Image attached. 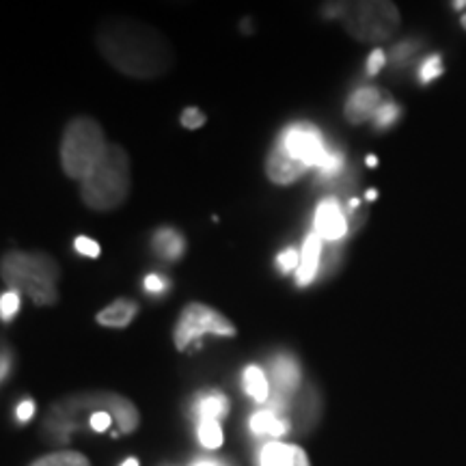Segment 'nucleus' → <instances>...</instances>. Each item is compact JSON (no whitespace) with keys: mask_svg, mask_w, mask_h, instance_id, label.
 <instances>
[{"mask_svg":"<svg viewBox=\"0 0 466 466\" xmlns=\"http://www.w3.org/2000/svg\"><path fill=\"white\" fill-rule=\"evenodd\" d=\"M208 333L218 337H233L238 330L231 319H227L223 313L217 311V309L203 305V302H190V305H186L184 311L179 313L177 324H175V348L182 352V350L188 348L190 343L201 339V337Z\"/></svg>","mask_w":466,"mask_h":466,"instance_id":"423d86ee","label":"nucleus"},{"mask_svg":"<svg viewBox=\"0 0 466 466\" xmlns=\"http://www.w3.org/2000/svg\"><path fill=\"white\" fill-rule=\"evenodd\" d=\"M151 248L156 250V255L167 261H177L179 258H184L186 250V240L179 231L171 229V227H162L154 233L151 238Z\"/></svg>","mask_w":466,"mask_h":466,"instance_id":"dca6fc26","label":"nucleus"},{"mask_svg":"<svg viewBox=\"0 0 466 466\" xmlns=\"http://www.w3.org/2000/svg\"><path fill=\"white\" fill-rule=\"evenodd\" d=\"M300 365L299 360L289 354H279L270 363V400H268V410L283 412L288 410L291 400L300 393Z\"/></svg>","mask_w":466,"mask_h":466,"instance_id":"6e6552de","label":"nucleus"},{"mask_svg":"<svg viewBox=\"0 0 466 466\" xmlns=\"http://www.w3.org/2000/svg\"><path fill=\"white\" fill-rule=\"evenodd\" d=\"M322 253H324L322 236L316 231H311L305 238V242H302L300 266H299V270H296V283L305 288V285L316 281L319 264H322Z\"/></svg>","mask_w":466,"mask_h":466,"instance_id":"ddd939ff","label":"nucleus"},{"mask_svg":"<svg viewBox=\"0 0 466 466\" xmlns=\"http://www.w3.org/2000/svg\"><path fill=\"white\" fill-rule=\"evenodd\" d=\"M208 116L203 110L190 106V108H184L182 115H179V124H182L186 130H199L201 126H206Z\"/></svg>","mask_w":466,"mask_h":466,"instance_id":"393cba45","label":"nucleus"},{"mask_svg":"<svg viewBox=\"0 0 466 466\" xmlns=\"http://www.w3.org/2000/svg\"><path fill=\"white\" fill-rule=\"evenodd\" d=\"M462 26H464V28H466V14H464V15H462Z\"/></svg>","mask_w":466,"mask_h":466,"instance_id":"a19ab883","label":"nucleus"},{"mask_svg":"<svg viewBox=\"0 0 466 466\" xmlns=\"http://www.w3.org/2000/svg\"><path fill=\"white\" fill-rule=\"evenodd\" d=\"M167 279H162L160 275H147L145 277V289L149 291V294H162V291L167 289Z\"/></svg>","mask_w":466,"mask_h":466,"instance_id":"2f4dec72","label":"nucleus"},{"mask_svg":"<svg viewBox=\"0 0 466 466\" xmlns=\"http://www.w3.org/2000/svg\"><path fill=\"white\" fill-rule=\"evenodd\" d=\"M441 74H442L441 56L434 55V56L425 58L423 66H421V83H432V80L439 78Z\"/></svg>","mask_w":466,"mask_h":466,"instance_id":"cd10ccee","label":"nucleus"},{"mask_svg":"<svg viewBox=\"0 0 466 466\" xmlns=\"http://www.w3.org/2000/svg\"><path fill=\"white\" fill-rule=\"evenodd\" d=\"M132 186L130 158L121 145H110L106 158L89 177L80 182V197L85 206L96 212H110L124 206Z\"/></svg>","mask_w":466,"mask_h":466,"instance_id":"20e7f679","label":"nucleus"},{"mask_svg":"<svg viewBox=\"0 0 466 466\" xmlns=\"http://www.w3.org/2000/svg\"><path fill=\"white\" fill-rule=\"evenodd\" d=\"M138 313V305L134 300L127 299H119L115 302H110L106 309H102L97 313V324L106 326V329H126L127 324L137 318Z\"/></svg>","mask_w":466,"mask_h":466,"instance_id":"f3484780","label":"nucleus"},{"mask_svg":"<svg viewBox=\"0 0 466 466\" xmlns=\"http://www.w3.org/2000/svg\"><path fill=\"white\" fill-rule=\"evenodd\" d=\"M167 3H173V5H186V3H192V0H167Z\"/></svg>","mask_w":466,"mask_h":466,"instance_id":"ea45409f","label":"nucleus"},{"mask_svg":"<svg viewBox=\"0 0 466 466\" xmlns=\"http://www.w3.org/2000/svg\"><path fill=\"white\" fill-rule=\"evenodd\" d=\"M376 165H378L376 156H367V167H376Z\"/></svg>","mask_w":466,"mask_h":466,"instance_id":"c9c22d12","label":"nucleus"},{"mask_svg":"<svg viewBox=\"0 0 466 466\" xmlns=\"http://www.w3.org/2000/svg\"><path fill=\"white\" fill-rule=\"evenodd\" d=\"M17 309H20V294L7 289L3 294V299H0V318H3L5 322H9V319L17 313Z\"/></svg>","mask_w":466,"mask_h":466,"instance_id":"a878e982","label":"nucleus"},{"mask_svg":"<svg viewBox=\"0 0 466 466\" xmlns=\"http://www.w3.org/2000/svg\"><path fill=\"white\" fill-rule=\"evenodd\" d=\"M33 412H35V404L31 400H26V401H22L20 406H17V419H20V421H28V419L33 417Z\"/></svg>","mask_w":466,"mask_h":466,"instance_id":"473e14b6","label":"nucleus"},{"mask_svg":"<svg viewBox=\"0 0 466 466\" xmlns=\"http://www.w3.org/2000/svg\"><path fill=\"white\" fill-rule=\"evenodd\" d=\"M74 248L78 250L80 255H85V258H91V259L100 258V244H97L96 240H91V238H86V236L76 238Z\"/></svg>","mask_w":466,"mask_h":466,"instance_id":"c85d7f7f","label":"nucleus"},{"mask_svg":"<svg viewBox=\"0 0 466 466\" xmlns=\"http://www.w3.org/2000/svg\"><path fill=\"white\" fill-rule=\"evenodd\" d=\"M242 380H244V391H247L255 401L264 404V401L270 400V393H272L270 378L264 374L261 367L258 365L247 367V370H244Z\"/></svg>","mask_w":466,"mask_h":466,"instance_id":"6ab92c4d","label":"nucleus"},{"mask_svg":"<svg viewBox=\"0 0 466 466\" xmlns=\"http://www.w3.org/2000/svg\"><path fill=\"white\" fill-rule=\"evenodd\" d=\"M7 370H9V357H7V352H5L3 354V374H0L3 376V380L7 378Z\"/></svg>","mask_w":466,"mask_h":466,"instance_id":"f704fd0d","label":"nucleus"},{"mask_svg":"<svg viewBox=\"0 0 466 466\" xmlns=\"http://www.w3.org/2000/svg\"><path fill=\"white\" fill-rule=\"evenodd\" d=\"M91 428L96 430V432H104V430H108V425L113 423V417H110L108 410H96L91 415Z\"/></svg>","mask_w":466,"mask_h":466,"instance_id":"7c9ffc66","label":"nucleus"},{"mask_svg":"<svg viewBox=\"0 0 466 466\" xmlns=\"http://www.w3.org/2000/svg\"><path fill=\"white\" fill-rule=\"evenodd\" d=\"M348 218L337 199H324L318 203L316 217H313V231L322 236L324 242L337 244L348 236Z\"/></svg>","mask_w":466,"mask_h":466,"instance_id":"9d476101","label":"nucleus"},{"mask_svg":"<svg viewBox=\"0 0 466 466\" xmlns=\"http://www.w3.org/2000/svg\"><path fill=\"white\" fill-rule=\"evenodd\" d=\"M110 145L102 126L91 116H76L61 138V167L67 177L83 182L106 158Z\"/></svg>","mask_w":466,"mask_h":466,"instance_id":"39448f33","label":"nucleus"},{"mask_svg":"<svg viewBox=\"0 0 466 466\" xmlns=\"http://www.w3.org/2000/svg\"><path fill=\"white\" fill-rule=\"evenodd\" d=\"M31 466H91L83 453L78 451H56L50 456L35 460Z\"/></svg>","mask_w":466,"mask_h":466,"instance_id":"5701e85b","label":"nucleus"},{"mask_svg":"<svg viewBox=\"0 0 466 466\" xmlns=\"http://www.w3.org/2000/svg\"><path fill=\"white\" fill-rule=\"evenodd\" d=\"M464 5H466V0H453V7H456L458 11L464 9Z\"/></svg>","mask_w":466,"mask_h":466,"instance_id":"4c0bfd02","label":"nucleus"},{"mask_svg":"<svg viewBox=\"0 0 466 466\" xmlns=\"http://www.w3.org/2000/svg\"><path fill=\"white\" fill-rule=\"evenodd\" d=\"M121 466H138V460H134V458H127L126 462L121 464Z\"/></svg>","mask_w":466,"mask_h":466,"instance_id":"58836bf2","label":"nucleus"},{"mask_svg":"<svg viewBox=\"0 0 466 466\" xmlns=\"http://www.w3.org/2000/svg\"><path fill=\"white\" fill-rule=\"evenodd\" d=\"M259 466H311L305 450L289 442H268L259 453Z\"/></svg>","mask_w":466,"mask_h":466,"instance_id":"4468645a","label":"nucleus"},{"mask_svg":"<svg viewBox=\"0 0 466 466\" xmlns=\"http://www.w3.org/2000/svg\"><path fill=\"white\" fill-rule=\"evenodd\" d=\"M384 63H387V55H384V50L382 48L371 50L370 58H367V74L376 76L384 67Z\"/></svg>","mask_w":466,"mask_h":466,"instance_id":"c756f323","label":"nucleus"},{"mask_svg":"<svg viewBox=\"0 0 466 466\" xmlns=\"http://www.w3.org/2000/svg\"><path fill=\"white\" fill-rule=\"evenodd\" d=\"M384 102L382 93L376 89V86H360L348 97L346 108H343V115H346L348 124L359 126L365 124V121L374 119V115L380 108V104Z\"/></svg>","mask_w":466,"mask_h":466,"instance_id":"f8f14e48","label":"nucleus"},{"mask_svg":"<svg viewBox=\"0 0 466 466\" xmlns=\"http://www.w3.org/2000/svg\"><path fill=\"white\" fill-rule=\"evenodd\" d=\"M294 410L296 425L300 428V432H309L318 423L319 412H322V398H319L316 387L309 384V387H305V391L299 393V401H296Z\"/></svg>","mask_w":466,"mask_h":466,"instance_id":"2eb2a0df","label":"nucleus"},{"mask_svg":"<svg viewBox=\"0 0 466 466\" xmlns=\"http://www.w3.org/2000/svg\"><path fill=\"white\" fill-rule=\"evenodd\" d=\"M197 436H199L201 445L208 450H218L223 445V430H220V421L217 419H201L199 428H197Z\"/></svg>","mask_w":466,"mask_h":466,"instance_id":"4be33fe9","label":"nucleus"},{"mask_svg":"<svg viewBox=\"0 0 466 466\" xmlns=\"http://www.w3.org/2000/svg\"><path fill=\"white\" fill-rule=\"evenodd\" d=\"M96 46L110 67L137 80L160 78L175 66L167 35L137 17H106L96 31Z\"/></svg>","mask_w":466,"mask_h":466,"instance_id":"f257e3e1","label":"nucleus"},{"mask_svg":"<svg viewBox=\"0 0 466 466\" xmlns=\"http://www.w3.org/2000/svg\"><path fill=\"white\" fill-rule=\"evenodd\" d=\"M277 143L283 145L291 158L302 162L309 171L322 165V160L326 158V154H329L330 149L326 147L319 127L309 124V121H296V124H289L281 134H279Z\"/></svg>","mask_w":466,"mask_h":466,"instance_id":"0eeeda50","label":"nucleus"},{"mask_svg":"<svg viewBox=\"0 0 466 466\" xmlns=\"http://www.w3.org/2000/svg\"><path fill=\"white\" fill-rule=\"evenodd\" d=\"M277 266H279V270L281 272H291V270H299V266H300V253L296 248H285V250H281V253H279V258H277Z\"/></svg>","mask_w":466,"mask_h":466,"instance_id":"bb28decb","label":"nucleus"},{"mask_svg":"<svg viewBox=\"0 0 466 466\" xmlns=\"http://www.w3.org/2000/svg\"><path fill=\"white\" fill-rule=\"evenodd\" d=\"M227 412H229V400H227L225 395L218 391L206 393L199 400V404H197V415H199V421L201 419H217V421H220Z\"/></svg>","mask_w":466,"mask_h":466,"instance_id":"aec40b11","label":"nucleus"},{"mask_svg":"<svg viewBox=\"0 0 466 466\" xmlns=\"http://www.w3.org/2000/svg\"><path fill=\"white\" fill-rule=\"evenodd\" d=\"M400 116V106L391 100H384L378 108V113L374 115V126L378 130H384V127L393 126Z\"/></svg>","mask_w":466,"mask_h":466,"instance_id":"b1692460","label":"nucleus"},{"mask_svg":"<svg viewBox=\"0 0 466 466\" xmlns=\"http://www.w3.org/2000/svg\"><path fill=\"white\" fill-rule=\"evenodd\" d=\"M248 428L255 436H272V439H279V436L289 432V421L288 419H281L272 410H259L250 417Z\"/></svg>","mask_w":466,"mask_h":466,"instance_id":"a211bd4d","label":"nucleus"},{"mask_svg":"<svg viewBox=\"0 0 466 466\" xmlns=\"http://www.w3.org/2000/svg\"><path fill=\"white\" fill-rule=\"evenodd\" d=\"M316 171H318V179L324 184L339 179V175L346 171V156H343V151L329 149V154H326L322 165H319Z\"/></svg>","mask_w":466,"mask_h":466,"instance_id":"412c9836","label":"nucleus"},{"mask_svg":"<svg viewBox=\"0 0 466 466\" xmlns=\"http://www.w3.org/2000/svg\"><path fill=\"white\" fill-rule=\"evenodd\" d=\"M322 15L339 20L343 31L360 44L389 42L401 22L393 0H326Z\"/></svg>","mask_w":466,"mask_h":466,"instance_id":"f03ea898","label":"nucleus"},{"mask_svg":"<svg viewBox=\"0 0 466 466\" xmlns=\"http://www.w3.org/2000/svg\"><path fill=\"white\" fill-rule=\"evenodd\" d=\"M367 201H374L376 199V197H378V192L376 190H367Z\"/></svg>","mask_w":466,"mask_h":466,"instance_id":"e433bc0d","label":"nucleus"},{"mask_svg":"<svg viewBox=\"0 0 466 466\" xmlns=\"http://www.w3.org/2000/svg\"><path fill=\"white\" fill-rule=\"evenodd\" d=\"M69 404L78 408L93 406L97 408V410L113 412L115 421L124 434H132L134 430L138 428V421H141L137 406H134L130 400H124L116 393H89L85 395V398H72Z\"/></svg>","mask_w":466,"mask_h":466,"instance_id":"1a4fd4ad","label":"nucleus"},{"mask_svg":"<svg viewBox=\"0 0 466 466\" xmlns=\"http://www.w3.org/2000/svg\"><path fill=\"white\" fill-rule=\"evenodd\" d=\"M0 270H3L5 285L20 296H28L35 305L50 307L58 300L56 285L61 268L48 253L11 250L3 258Z\"/></svg>","mask_w":466,"mask_h":466,"instance_id":"7ed1b4c3","label":"nucleus"},{"mask_svg":"<svg viewBox=\"0 0 466 466\" xmlns=\"http://www.w3.org/2000/svg\"><path fill=\"white\" fill-rule=\"evenodd\" d=\"M192 466H225L223 462H214V460H199V462H195Z\"/></svg>","mask_w":466,"mask_h":466,"instance_id":"72a5a7b5","label":"nucleus"},{"mask_svg":"<svg viewBox=\"0 0 466 466\" xmlns=\"http://www.w3.org/2000/svg\"><path fill=\"white\" fill-rule=\"evenodd\" d=\"M307 171L309 168L302 162L291 158L283 145L275 143V147H272L266 160V175L270 177V182H275L277 186H289L296 179H300Z\"/></svg>","mask_w":466,"mask_h":466,"instance_id":"9b49d317","label":"nucleus"}]
</instances>
